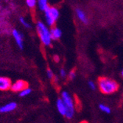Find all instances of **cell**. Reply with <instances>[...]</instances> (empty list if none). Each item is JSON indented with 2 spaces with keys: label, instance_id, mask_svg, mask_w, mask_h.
Listing matches in <instances>:
<instances>
[{
  "label": "cell",
  "instance_id": "obj_16",
  "mask_svg": "<svg viewBox=\"0 0 123 123\" xmlns=\"http://www.w3.org/2000/svg\"><path fill=\"white\" fill-rule=\"evenodd\" d=\"M99 108L100 110H101L102 111H103V112H105V113L110 114V112H111V109H110V108L108 107V106L105 105L100 104V105H99Z\"/></svg>",
  "mask_w": 123,
  "mask_h": 123
},
{
  "label": "cell",
  "instance_id": "obj_6",
  "mask_svg": "<svg viewBox=\"0 0 123 123\" xmlns=\"http://www.w3.org/2000/svg\"><path fill=\"white\" fill-rule=\"evenodd\" d=\"M12 35L13 37L14 38L16 43L17 44V46L18 47L19 49H22L24 47V42H23V39H24V36L22 35V33L20 32L18 30L14 29L12 31Z\"/></svg>",
  "mask_w": 123,
  "mask_h": 123
},
{
  "label": "cell",
  "instance_id": "obj_15",
  "mask_svg": "<svg viewBox=\"0 0 123 123\" xmlns=\"http://www.w3.org/2000/svg\"><path fill=\"white\" fill-rule=\"evenodd\" d=\"M31 92H32L31 89H30L29 87H27V88L23 89V90L21 91V92H19V96H20V97H25V96H27V95H29V94L31 93Z\"/></svg>",
  "mask_w": 123,
  "mask_h": 123
},
{
  "label": "cell",
  "instance_id": "obj_3",
  "mask_svg": "<svg viewBox=\"0 0 123 123\" xmlns=\"http://www.w3.org/2000/svg\"><path fill=\"white\" fill-rule=\"evenodd\" d=\"M61 99L66 108V117L68 119H72L74 114V104L72 98L66 92H63L61 94Z\"/></svg>",
  "mask_w": 123,
  "mask_h": 123
},
{
  "label": "cell",
  "instance_id": "obj_20",
  "mask_svg": "<svg viewBox=\"0 0 123 123\" xmlns=\"http://www.w3.org/2000/svg\"><path fill=\"white\" fill-rule=\"evenodd\" d=\"M60 74L62 77H65L66 76V70H64L63 69H61V71H60Z\"/></svg>",
  "mask_w": 123,
  "mask_h": 123
},
{
  "label": "cell",
  "instance_id": "obj_14",
  "mask_svg": "<svg viewBox=\"0 0 123 123\" xmlns=\"http://www.w3.org/2000/svg\"><path fill=\"white\" fill-rule=\"evenodd\" d=\"M25 2L27 6L30 9H33L36 7L37 4V0H25Z\"/></svg>",
  "mask_w": 123,
  "mask_h": 123
},
{
  "label": "cell",
  "instance_id": "obj_22",
  "mask_svg": "<svg viewBox=\"0 0 123 123\" xmlns=\"http://www.w3.org/2000/svg\"><path fill=\"white\" fill-rule=\"evenodd\" d=\"M80 123H88V122H87L86 121H83V122H81Z\"/></svg>",
  "mask_w": 123,
  "mask_h": 123
},
{
  "label": "cell",
  "instance_id": "obj_7",
  "mask_svg": "<svg viewBox=\"0 0 123 123\" xmlns=\"http://www.w3.org/2000/svg\"><path fill=\"white\" fill-rule=\"evenodd\" d=\"M12 85L10 79L5 77H0V91H7Z\"/></svg>",
  "mask_w": 123,
  "mask_h": 123
},
{
  "label": "cell",
  "instance_id": "obj_11",
  "mask_svg": "<svg viewBox=\"0 0 123 123\" xmlns=\"http://www.w3.org/2000/svg\"><path fill=\"white\" fill-rule=\"evenodd\" d=\"M57 108H58V112L62 115V116H65L66 115V108L63 102L62 99H58L57 100Z\"/></svg>",
  "mask_w": 123,
  "mask_h": 123
},
{
  "label": "cell",
  "instance_id": "obj_5",
  "mask_svg": "<svg viewBox=\"0 0 123 123\" xmlns=\"http://www.w3.org/2000/svg\"><path fill=\"white\" fill-rule=\"evenodd\" d=\"M27 87H28V83L26 81L22 80H18L16 81L13 84L11 85L10 89L14 92H20L21 91H22L23 89Z\"/></svg>",
  "mask_w": 123,
  "mask_h": 123
},
{
  "label": "cell",
  "instance_id": "obj_17",
  "mask_svg": "<svg viewBox=\"0 0 123 123\" xmlns=\"http://www.w3.org/2000/svg\"><path fill=\"white\" fill-rule=\"evenodd\" d=\"M76 77V73H75V71L74 70H72L69 74V80H74V78Z\"/></svg>",
  "mask_w": 123,
  "mask_h": 123
},
{
  "label": "cell",
  "instance_id": "obj_19",
  "mask_svg": "<svg viewBox=\"0 0 123 123\" xmlns=\"http://www.w3.org/2000/svg\"><path fill=\"white\" fill-rule=\"evenodd\" d=\"M88 86H89V88H91L92 90H94V89L96 88L95 84L92 81H88Z\"/></svg>",
  "mask_w": 123,
  "mask_h": 123
},
{
  "label": "cell",
  "instance_id": "obj_8",
  "mask_svg": "<svg viewBox=\"0 0 123 123\" xmlns=\"http://www.w3.org/2000/svg\"><path fill=\"white\" fill-rule=\"evenodd\" d=\"M17 108V104L14 102L10 103L5 105H3L0 107V112L1 113H7V112H10V111H14Z\"/></svg>",
  "mask_w": 123,
  "mask_h": 123
},
{
  "label": "cell",
  "instance_id": "obj_18",
  "mask_svg": "<svg viewBox=\"0 0 123 123\" xmlns=\"http://www.w3.org/2000/svg\"><path fill=\"white\" fill-rule=\"evenodd\" d=\"M47 74L48 78H49V79H52V78L54 77V74H53L52 71L50 69H47Z\"/></svg>",
  "mask_w": 123,
  "mask_h": 123
},
{
  "label": "cell",
  "instance_id": "obj_23",
  "mask_svg": "<svg viewBox=\"0 0 123 123\" xmlns=\"http://www.w3.org/2000/svg\"><path fill=\"white\" fill-rule=\"evenodd\" d=\"M122 77H123V70H122Z\"/></svg>",
  "mask_w": 123,
  "mask_h": 123
},
{
  "label": "cell",
  "instance_id": "obj_4",
  "mask_svg": "<svg viewBox=\"0 0 123 123\" xmlns=\"http://www.w3.org/2000/svg\"><path fill=\"white\" fill-rule=\"evenodd\" d=\"M44 16H45L46 22L49 27L55 25V22L59 18L60 13L58 9L54 7H48L44 10Z\"/></svg>",
  "mask_w": 123,
  "mask_h": 123
},
{
  "label": "cell",
  "instance_id": "obj_13",
  "mask_svg": "<svg viewBox=\"0 0 123 123\" xmlns=\"http://www.w3.org/2000/svg\"><path fill=\"white\" fill-rule=\"evenodd\" d=\"M19 21H20V23L23 25L25 27L27 28V29H31L32 28V26L29 23V22L24 18V17H20L19 18Z\"/></svg>",
  "mask_w": 123,
  "mask_h": 123
},
{
  "label": "cell",
  "instance_id": "obj_10",
  "mask_svg": "<svg viewBox=\"0 0 123 123\" xmlns=\"http://www.w3.org/2000/svg\"><path fill=\"white\" fill-rule=\"evenodd\" d=\"M76 15L80 21H82L83 23L84 24H87L88 23V18H87V16L86 15L85 12L80 9V8H77L76 9Z\"/></svg>",
  "mask_w": 123,
  "mask_h": 123
},
{
  "label": "cell",
  "instance_id": "obj_21",
  "mask_svg": "<svg viewBox=\"0 0 123 123\" xmlns=\"http://www.w3.org/2000/svg\"><path fill=\"white\" fill-rule=\"evenodd\" d=\"M52 79H53V80H54L55 83H57L58 81V77L57 76H54V77L52 78Z\"/></svg>",
  "mask_w": 123,
  "mask_h": 123
},
{
  "label": "cell",
  "instance_id": "obj_9",
  "mask_svg": "<svg viewBox=\"0 0 123 123\" xmlns=\"http://www.w3.org/2000/svg\"><path fill=\"white\" fill-rule=\"evenodd\" d=\"M62 30L58 27H53L50 30V35L52 40L60 39L62 36Z\"/></svg>",
  "mask_w": 123,
  "mask_h": 123
},
{
  "label": "cell",
  "instance_id": "obj_2",
  "mask_svg": "<svg viewBox=\"0 0 123 123\" xmlns=\"http://www.w3.org/2000/svg\"><path fill=\"white\" fill-rule=\"evenodd\" d=\"M36 29L43 44L45 46H50L52 40L50 35V30H49L47 26L43 22L38 21L36 25Z\"/></svg>",
  "mask_w": 123,
  "mask_h": 123
},
{
  "label": "cell",
  "instance_id": "obj_1",
  "mask_svg": "<svg viewBox=\"0 0 123 123\" xmlns=\"http://www.w3.org/2000/svg\"><path fill=\"white\" fill-rule=\"evenodd\" d=\"M99 91L105 94L115 93L119 89V84L114 80L105 77H100L97 80Z\"/></svg>",
  "mask_w": 123,
  "mask_h": 123
},
{
  "label": "cell",
  "instance_id": "obj_12",
  "mask_svg": "<svg viewBox=\"0 0 123 123\" xmlns=\"http://www.w3.org/2000/svg\"><path fill=\"white\" fill-rule=\"evenodd\" d=\"M38 8L41 11H44L49 6H48V0H38Z\"/></svg>",
  "mask_w": 123,
  "mask_h": 123
}]
</instances>
